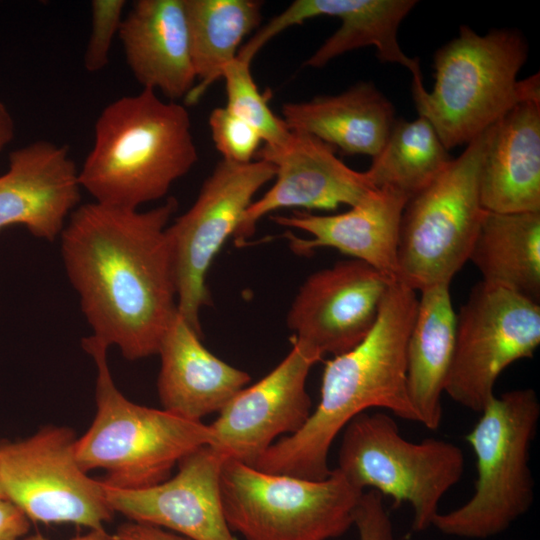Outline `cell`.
Masks as SVG:
<instances>
[{
	"label": "cell",
	"mask_w": 540,
	"mask_h": 540,
	"mask_svg": "<svg viewBox=\"0 0 540 540\" xmlns=\"http://www.w3.org/2000/svg\"><path fill=\"white\" fill-rule=\"evenodd\" d=\"M177 208L174 197L147 211L94 201L79 205L59 236L92 336L127 360L157 354L177 312L166 234Z\"/></svg>",
	"instance_id": "obj_1"
},
{
	"label": "cell",
	"mask_w": 540,
	"mask_h": 540,
	"mask_svg": "<svg viewBox=\"0 0 540 540\" xmlns=\"http://www.w3.org/2000/svg\"><path fill=\"white\" fill-rule=\"evenodd\" d=\"M417 306L416 291L392 282L366 337L326 363L319 404L304 426L274 442L253 467L321 480L331 472L328 456L334 439L357 415L383 408L418 422L406 386V347Z\"/></svg>",
	"instance_id": "obj_2"
},
{
	"label": "cell",
	"mask_w": 540,
	"mask_h": 540,
	"mask_svg": "<svg viewBox=\"0 0 540 540\" xmlns=\"http://www.w3.org/2000/svg\"><path fill=\"white\" fill-rule=\"evenodd\" d=\"M197 160L187 109L142 89L101 111L79 182L95 202L138 209L165 197Z\"/></svg>",
	"instance_id": "obj_3"
},
{
	"label": "cell",
	"mask_w": 540,
	"mask_h": 540,
	"mask_svg": "<svg viewBox=\"0 0 540 540\" xmlns=\"http://www.w3.org/2000/svg\"><path fill=\"white\" fill-rule=\"evenodd\" d=\"M527 58L528 44L517 29L480 35L461 26L433 56L435 83L414 97L418 115L448 150L469 144L518 103L540 100L539 73L517 79Z\"/></svg>",
	"instance_id": "obj_4"
},
{
	"label": "cell",
	"mask_w": 540,
	"mask_h": 540,
	"mask_svg": "<svg viewBox=\"0 0 540 540\" xmlns=\"http://www.w3.org/2000/svg\"><path fill=\"white\" fill-rule=\"evenodd\" d=\"M82 346L97 368L96 414L76 442L77 460L85 472L104 470L101 481L108 487L147 488L170 478L187 454L214 444L210 426L202 421L127 399L113 381L105 343L91 335Z\"/></svg>",
	"instance_id": "obj_5"
},
{
	"label": "cell",
	"mask_w": 540,
	"mask_h": 540,
	"mask_svg": "<svg viewBox=\"0 0 540 540\" xmlns=\"http://www.w3.org/2000/svg\"><path fill=\"white\" fill-rule=\"evenodd\" d=\"M466 440L476 457L477 478L471 498L438 513L432 523L441 533L487 539L506 531L534 501L530 449L540 419L532 388L509 390L492 400Z\"/></svg>",
	"instance_id": "obj_6"
},
{
	"label": "cell",
	"mask_w": 540,
	"mask_h": 540,
	"mask_svg": "<svg viewBox=\"0 0 540 540\" xmlns=\"http://www.w3.org/2000/svg\"><path fill=\"white\" fill-rule=\"evenodd\" d=\"M364 491L336 468L321 480L258 470L226 459L221 503L231 531L246 540H329L354 525Z\"/></svg>",
	"instance_id": "obj_7"
},
{
	"label": "cell",
	"mask_w": 540,
	"mask_h": 540,
	"mask_svg": "<svg viewBox=\"0 0 540 540\" xmlns=\"http://www.w3.org/2000/svg\"><path fill=\"white\" fill-rule=\"evenodd\" d=\"M489 128L466 145L403 210L397 280L414 291L450 284L469 261L485 210L480 198V169Z\"/></svg>",
	"instance_id": "obj_8"
},
{
	"label": "cell",
	"mask_w": 540,
	"mask_h": 540,
	"mask_svg": "<svg viewBox=\"0 0 540 540\" xmlns=\"http://www.w3.org/2000/svg\"><path fill=\"white\" fill-rule=\"evenodd\" d=\"M343 431L337 469L362 491L375 490L396 506L410 504L414 531L431 527L441 499L464 473L462 450L437 438L411 442L381 412H363Z\"/></svg>",
	"instance_id": "obj_9"
},
{
	"label": "cell",
	"mask_w": 540,
	"mask_h": 540,
	"mask_svg": "<svg viewBox=\"0 0 540 540\" xmlns=\"http://www.w3.org/2000/svg\"><path fill=\"white\" fill-rule=\"evenodd\" d=\"M72 429L48 425L32 436L0 442V485L4 497L30 521L104 528L114 511L101 480L80 466Z\"/></svg>",
	"instance_id": "obj_10"
},
{
	"label": "cell",
	"mask_w": 540,
	"mask_h": 540,
	"mask_svg": "<svg viewBox=\"0 0 540 540\" xmlns=\"http://www.w3.org/2000/svg\"><path fill=\"white\" fill-rule=\"evenodd\" d=\"M540 344V305L483 281L456 313L455 343L444 393L481 412L495 396L500 374L531 358Z\"/></svg>",
	"instance_id": "obj_11"
},
{
	"label": "cell",
	"mask_w": 540,
	"mask_h": 540,
	"mask_svg": "<svg viewBox=\"0 0 540 540\" xmlns=\"http://www.w3.org/2000/svg\"><path fill=\"white\" fill-rule=\"evenodd\" d=\"M275 177L263 159L221 160L204 181L193 205L168 225L178 314L200 335V310L211 304L206 276L226 239L234 235L254 195Z\"/></svg>",
	"instance_id": "obj_12"
},
{
	"label": "cell",
	"mask_w": 540,
	"mask_h": 540,
	"mask_svg": "<svg viewBox=\"0 0 540 540\" xmlns=\"http://www.w3.org/2000/svg\"><path fill=\"white\" fill-rule=\"evenodd\" d=\"M393 280L352 259L310 275L287 315L293 342L322 358L345 353L374 326Z\"/></svg>",
	"instance_id": "obj_13"
},
{
	"label": "cell",
	"mask_w": 540,
	"mask_h": 540,
	"mask_svg": "<svg viewBox=\"0 0 540 540\" xmlns=\"http://www.w3.org/2000/svg\"><path fill=\"white\" fill-rule=\"evenodd\" d=\"M320 359L293 342L288 355L271 372L241 389L209 424L212 446L227 459L254 466L275 438L297 433L311 414L306 380Z\"/></svg>",
	"instance_id": "obj_14"
},
{
	"label": "cell",
	"mask_w": 540,
	"mask_h": 540,
	"mask_svg": "<svg viewBox=\"0 0 540 540\" xmlns=\"http://www.w3.org/2000/svg\"><path fill=\"white\" fill-rule=\"evenodd\" d=\"M257 156L275 166L276 179L244 212L233 235L237 245L254 234L261 217L275 210L352 207L374 189L364 171L348 167L334 147L305 132L291 131L283 144L262 146Z\"/></svg>",
	"instance_id": "obj_15"
},
{
	"label": "cell",
	"mask_w": 540,
	"mask_h": 540,
	"mask_svg": "<svg viewBox=\"0 0 540 540\" xmlns=\"http://www.w3.org/2000/svg\"><path fill=\"white\" fill-rule=\"evenodd\" d=\"M227 458L211 445L183 457L177 473L142 489L124 490L105 484L112 510L130 521L154 525L191 540H237L221 503L220 477Z\"/></svg>",
	"instance_id": "obj_16"
},
{
	"label": "cell",
	"mask_w": 540,
	"mask_h": 540,
	"mask_svg": "<svg viewBox=\"0 0 540 540\" xmlns=\"http://www.w3.org/2000/svg\"><path fill=\"white\" fill-rule=\"evenodd\" d=\"M417 5L415 0H296L272 18L239 50L251 62L259 50L283 30L319 16L337 17L340 27L305 61L304 66L322 68L349 51L373 46L385 63L398 64L413 76V96L423 93L419 61L401 49L398 29Z\"/></svg>",
	"instance_id": "obj_17"
},
{
	"label": "cell",
	"mask_w": 540,
	"mask_h": 540,
	"mask_svg": "<svg viewBox=\"0 0 540 540\" xmlns=\"http://www.w3.org/2000/svg\"><path fill=\"white\" fill-rule=\"evenodd\" d=\"M81 189L66 145L37 140L13 150L0 176V230L23 225L34 237L54 241L79 206Z\"/></svg>",
	"instance_id": "obj_18"
},
{
	"label": "cell",
	"mask_w": 540,
	"mask_h": 540,
	"mask_svg": "<svg viewBox=\"0 0 540 540\" xmlns=\"http://www.w3.org/2000/svg\"><path fill=\"white\" fill-rule=\"evenodd\" d=\"M408 199L394 188H374L350 210L340 214L296 211L290 216L273 215L271 219L281 226L311 235L312 238L304 239L286 233L296 254L309 255L319 247H332L396 281L400 223Z\"/></svg>",
	"instance_id": "obj_19"
},
{
	"label": "cell",
	"mask_w": 540,
	"mask_h": 540,
	"mask_svg": "<svg viewBox=\"0 0 540 540\" xmlns=\"http://www.w3.org/2000/svg\"><path fill=\"white\" fill-rule=\"evenodd\" d=\"M127 65L143 89L170 101L195 86L184 0H138L124 16L118 35Z\"/></svg>",
	"instance_id": "obj_20"
},
{
	"label": "cell",
	"mask_w": 540,
	"mask_h": 540,
	"mask_svg": "<svg viewBox=\"0 0 540 540\" xmlns=\"http://www.w3.org/2000/svg\"><path fill=\"white\" fill-rule=\"evenodd\" d=\"M201 338L176 312L157 353L162 409L191 421L219 413L250 381L248 373L213 355Z\"/></svg>",
	"instance_id": "obj_21"
},
{
	"label": "cell",
	"mask_w": 540,
	"mask_h": 540,
	"mask_svg": "<svg viewBox=\"0 0 540 540\" xmlns=\"http://www.w3.org/2000/svg\"><path fill=\"white\" fill-rule=\"evenodd\" d=\"M480 198L496 213L540 212V100H525L489 128Z\"/></svg>",
	"instance_id": "obj_22"
},
{
	"label": "cell",
	"mask_w": 540,
	"mask_h": 540,
	"mask_svg": "<svg viewBox=\"0 0 540 540\" xmlns=\"http://www.w3.org/2000/svg\"><path fill=\"white\" fill-rule=\"evenodd\" d=\"M290 131L311 134L342 152L375 157L396 120L392 102L371 82H358L337 95L282 106Z\"/></svg>",
	"instance_id": "obj_23"
},
{
	"label": "cell",
	"mask_w": 540,
	"mask_h": 540,
	"mask_svg": "<svg viewBox=\"0 0 540 540\" xmlns=\"http://www.w3.org/2000/svg\"><path fill=\"white\" fill-rule=\"evenodd\" d=\"M450 284L420 292L406 347V386L418 423L437 429L442 421V394L452 362L456 312Z\"/></svg>",
	"instance_id": "obj_24"
},
{
	"label": "cell",
	"mask_w": 540,
	"mask_h": 540,
	"mask_svg": "<svg viewBox=\"0 0 540 540\" xmlns=\"http://www.w3.org/2000/svg\"><path fill=\"white\" fill-rule=\"evenodd\" d=\"M469 261L483 282L539 303L540 212L486 211Z\"/></svg>",
	"instance_id": "obj_25"
},
{
	"label": "cell",
	"mask_w": 540,
	"mask_h": 540,
	"mask_svg": "<svg viewBox=\"0 0 540 540\" xmlns=\"http://www.w3.org/2000/svg\"><path fill=\"white\" fill-rule=\"evenodd\" d=\"M191 54L196 78L186 96L196 103L208 87L222 77L224 67L233 61L243 39L262 19L263 2L258 0H184Z\"/></svg>",
	"instance_id": "obj_26"
},
{
	"label": "cell",
	"mask_w": 540,
	"mask_h": 540,
	"mask_svg": "<svg viewBox=\"0 0 540 540\" xmlns=\"http://www.w3.org/2000/svg\"><path fill=\"white\" fill-rule=\"evenodd\" d=\"M452 159L425 117L396 119L381 151L364 172L374 188H394L410 198L429 186Z\"/></svg>",
	"instance_id": "obj_27"
},
{
	"label": "cell",
	"mask_w": 540,
	"mask_h": 540,
	"mask_svg": "<svg viewBox=\"0 0 540 540\" xmlns=\"http://www.w3.org/2000/svg\"><path fill=\"white\" fill-rule=\"evenodd\" d=\"M226 87V108L248 123L260 134L263 146L283 144L291 131L282 118L270 109L267 99L259 91L250 71V63L237 57L228 63L222 77Z\"/></svg>",
	"instance_id": "obj_28"
},
{
	"label": "cell",
	"mask_w": 540,
	"mask_h": 540,
	"mask_svg": "<svg viewBox=\"0 0 540 540\" xmlns=\"http://www.w3.org/2000/svg\"><path fill=\"white\" fill-rule=\"evenodd\" d=\"M209 127L222 160L248 163L257 155L263 142L260 134L226 107L214 108L209 115Z\"/></svg>",
	"instance_id": "obj_29"
},
{
	"label": "cell",
	"mask_w": 540,
	"mask_h": 540,
	"mask_svg": "<svg viewBox=\"0 0 540 540\" xmlns=\"http://www.w3.org/2000/svg\"><path fill=\"white\" fill-rule=\"evenodd\" d=\"M125 6V0L91 2V28L84 53L87 71L98 72L108 64L113 40L119 35L124 18Z\"/></svg>",
	"instance_id": "obj_30"
},
{
	"label": "cell",
	"mask_w": 540,
	"mask_h": 540,
	"mask_svg": "<svg viewBox=\"0 0 540 540\" xmlns=\"http://www.w3.org/2000/svg\"><path fill=\"white\" fill-rule=\"evenodd\" d=\"M383 498L375 490L363 492L354 516L359 540H396Z\"/></svg>",
	"instance_id": "obj_31"
},
{
	"label": "cell",
	"mask_w": 540,
	"mask_h": 540,
	"mask_svg": "<svg viewBox=\"0 0 540 540\" xmlns=\"http://www.w3.org/2000/svg\"><path fill=\"white\" fill-rule=\"evenodd\" d=\"M30 522L15 504L0 498V540H19L28 533Z\"/></svg>",
	"instance_id": "obj_32"
},
{
	"label": "cell",
	"mask_w": 540,
	"mask_h": 540,
	"mask_svg": "<svg viewBox=\"0 0 540 540\" xmlns=\"http://www.w3.org/2000/svg\"><path fill=\"white\" fill-rule=\"evenodd\" d=\"M113 540H191L172 531L134 521L120 525Z\"/></svg>",
	"instance_id": "obj_33"
},
{
	"label": "cell",
	"mask_w": 540,
	"mask_h": 540,
	"mask_svg": "<svg viewBox=\"0 0 540 540\" xmlns=\"http://www.w3.org/2000/svg\"><path fill=\"white\" fill-rule=\"evenodd\" d=\"M15 135V122L8 107L0 101V154Z\"/></svg>",
	"instance_id": "obj_34"
},
{
	"label": "cell",
	"mask_w": 540,
	"mask_h": 540,
	"mask_svg": "<svg viewBox=\"0 0 540 540\" xmlns=\"http://www.w3.org/2000/svg\"><path fill=\"white\" fill-rule=\"evenodd\" d=\"M22 540H50V539L44 537L41 534H33V535L25 537ZM69 540H113V537L111 534H109L105 530V528H101V529H90L87 533L78 535Z\"/></svg>",
	"instance_id": "obj_35"
},
{
	"label": "cell",
	"mask_w": 540,
	"mask_h": 540,
	"mask_svg": "<svg viewBox=\"0 0 540 540\" xmlns=\"http://www.w3.org/2000/svg\"><path fill=\"white\" fill-rule=\"evenodd\" d=\"M0 498H5L4 495H3L2 489H1V485H0Z\"/></svg>",
	"instance_id": "obj_36"
}]
</instances>
